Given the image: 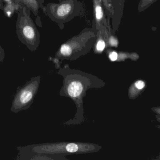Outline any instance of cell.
I'll use <instances>...</instances> for the list:
<instances>
[{"label": "cell", "mask_w": 160, "mask_h": 160, "mask_svg": "<svg viewBox=\"0 0 160 160\" xmlns=\"http://www.w3.org/2000/svg\"><path fill=\"white\" fill-rule=\"evenodd\" d=\"M29 9L23 6L18 12L16 24V33L21 43L32 52L35 51L40 44V34L31 17Z\"/></svg>", "instance_id": "1"}, {"label": "cell", "mask_w": 160, "mask_h": 160, "mask_svg": "<svg viewBox=\"0 0 160 160\" xmlns=\"http://www.w3.org/2000/svg\"><path fill=\"white\" fill-rule=\"evenodd\" d=\"M41 79V76L32 78L25 85L18 88L12 102V112L18 113L30 108L39 90Z\"/></svg>", "instance_id": "2"}, {"label": "cell", "mask_w": 160, "mask_h": 160, "mask_svg": "<svg viewBox=\"0 0 160 160\" xmlns=\"http://www.w3.org/2000/svg\"><path fill=\"white\" fill-rule=\"evenodd\" d=\"M64 87L60 92L61 95L67 93L71 97H77L82 93L83 86L79 81H73L68 82L64 80Z\"/></svg>", "instance_id": "3"}, {"label": "cell", "mask_w": 160, "mask_h": 160, "mask_svg": "<svg viewBox=\"0 0 160 160\" xmlns=\"http://www.w3.org/2000/svg\"><path fill=\"white\" fill-rule=\"evenodd\" d=\"M15 2L21 3L26 6L32 12L36 17H39L38 16L39 9H41L43 5V2L40 0H15Z\"/></svg>", "instance_id": "4"}, {"label": "cell", "mask_w": 160, "mask_h": 160, "mask_svg": "<svg viewBox=\"0 0 160 160\" xmlns=\"http://www.w3.org/2000/svg\"><path fill=\"white\" fill-rule=\"evenodd\" d=\"M21 3L12 2L11 3H6L4 5V12L5 16L8 18H11L13 16L15 13H17L19 9L23 6Z\"/></svg>", "instance_id": "5"}, {"label": "cell", "mask_w": 160, "mask_h": 160, "mask_svg": "<svg viewBox=\"0 0 160 160\" xmlns=\"http://www.w3.org/2000/svg\"><path fill=\"white\" fill-rule=\"evenodd\" d=\"M72 50L71 47L67 44H63L61 47L58 53L57 54L58 57H69L72 53Z\"/></svg>", "instance_id": "6"}, {"label": "cell", "mask_w": 160, "mask_h": 160, "mask_svg": "<svg viewBox=\"0 0 160 160\" xmlns=\"http://www.w3.org/2000/svg\"><path fill=\"white\" fill-rule=\"evenodd\" d=\"M95 11H96V18L100 20L103 17V12L102 7L100 5H97L95 8Z\"/></svg>", "instance_id": "7"}, {"label": "cell", "mask_w": 160, "mask_h": 160, "mask_svg": "<svg viewBox=\"0 0 160 160\" xmlns=\"http://www.w3.org/2000/svg\"><path fill=\"white\" fill-rule=\"evenodd\" d=\"M105 46L104 42L102 40H100L97 44V49L98 51H102L103 50Z\"/></svg>", "instance_id": "8"}, {"label": "cell", "mask_w": 160, "mask_h": 160, "mask_svg": "<svg viewBox=\"0 0 160 160\" xmlns=\"http://www.w3.org/2000/svg\"><path fill=\"white\" fill-rule=\"evenodd\" d=\"M5 54L4 49L2 47L1 45H0V62L2 63L5 58Z\"/></svg>", "instance_id": "9"}, {"label": "cell", "mask_w": 160, "mask_h": 160, "mask_svg": "<svg viewBox=\"0 0 160 160\" xmlns=\"http://www.w3.org/2000/svg\"><path fill=\"white\" fill-rule=\"evenodd\" d=\"M135 86L138 89H141L145 87V84L142 80H138L135 82Z\"/></svg>", "instance_id": "10"}, {"label": "cell", "mask_w": 160, "mask_h": 160, "mask_svg": "<svg viewBox=\"0 0 160 160\" xmlns=\"http://www.w3.org/2000/svg\"><path fill=\"white\" fill-rule=\"evenodd\" d=\"M109 58L112 61H115L118 58V54L115 52H112L109 55Z\"/></svg>", "instance_id": "11"}, {"label": "cell", "mask_w": 160, "mask_h": 160, "mask_svg": "<svg viewBox=\"0 0 160 160\" xmlns=\"http://www.w3.org/2000/svg\"><path fill=\"white\" fill-rule=\"evenodd\" d=\"M109 42H110V44L113 46H116L118 45V41L116 40V39L114 38H111L109 40Z\"/></svg>", "instance_id": "12"}, {"label": "cell", "mask_w": 160, "mask_h": 160, "mask_svg": "<svg viewBox=\"0 0 160 160\" xmlns=\"http://www.w3.org/2000/svg\"><path fill=\"white\" fill-rule=\"evenodd\" d=\"M4 3L3 0H0V10L3 11L4 9V5H5Z\"/></svg>", "instance_id": "13"}, {"label": "cell", "mask_w": 160, "mask_h": 160, "mask_svg": "<svg viewBox=\"0 0 160 160\" xmlns=\"http://www.w3.org/2000/svg\"><path fill=\"white\" fill-rule=\"evenodd\" d=\"M3 2L5 4L6 3H11V2H15V0H3Z\"/></svg>", "instance_id": "14"}]
</instances>
